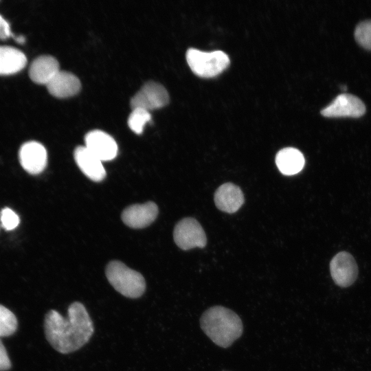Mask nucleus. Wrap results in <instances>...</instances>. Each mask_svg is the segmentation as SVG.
I'll return each instance as SVG.
<instances>
[{"label": "nucleus", "mask_w": 371, "mask_h": 371, "mask_svg": "<svg viewBox=\"0 0 371 371\" xmlns=\"http://www.w3.org/2000/svg\"><path fill=\"white\" fill-rule=\"evenodd\" d=\"M11 361L7 350L0 339V371H5L10 368Z\"/></svg>", "instance_id": "4be33fe9"}, {"label": "nucleus", "mask_w": 371, "mask_h": 371, "mask_svg": "<svg viewBox=\"0 0 371 371\" xmlns=\"http://www.w3.org/2000/svg\"><path fill=\"white\" fill-rule=\"evenodd\" d=\"M169 102L168 93L159 83L150 81L145 83L131 100L132 109L146 111L161 108Z\"/></svg>", "instance_id": "423d86ee"}, {"label": "nucleus", "mask_w": 371, "mask_h": 371, "mask_svg": "<svg viewBox=\"0 0 371 371\" xmlns=\"http://www.w3.org/2000/svg\"><path fill=\"white\" fill-rule=\"evenodd\" d=\"M331 277L341 287L350 286L358 276V267L353 256L346 251L337 254L330 263Z\"/></svg>", "instance_id": "6e6552de"}, {"label": "nucleus", "mask_w": 371, "mask_h": 371, "mask_svg": "<svg viewBox=\"0 0 371 371\" xmlns=\"http://www.w3.org/2000/svg\"><path fill=\"white\" fill-rule=\"evenodd\" d=\"M305 159L302 153L295 148H284L276 156V164L279 170L285 175H293L302 170Z\"/></svg>", "instance_id": "dca6fc26"}, {"label": "nucleus", "mask_w": 371, "mask_h": 371, "mask_svg": "<svg viewBox=\"0 0 371 371\" xmlns=\"http://www.w3.org/2000/svg\"><path fill=\"white\" fill-rule=\"evenodd\" d=\"M342 90H344L346 91V86H341V88Z\"/></svg>", "instance_id": "393cba45"}, {"label": "nucleus", "mask_w": 371, "mask_h": 371, "mask_svg": "<svg viewBox=\"0 0 371 371\" xmlns=\"http://www.w3.org/2000/svg\"><path fill=\"white\" fill-rule=\"evenodd\" d=\"M105 273L111 286L126 297L138 298L145 291L146 282L142 275L120 261L110 262L106 267Z\"/></svg>", "instance_id": "7ed1b4c3"}, {"label": "nucleus", "mask_w": 371, "mask_h": 371, "mask_svg": "<svg viewBox=\"0 0 371 371\" xmlns=\"http://www.w3.org/2000/svg\"><path fill=\"white\" fill-rule=\"evenodd\" d=\"M0 221L2 227L6 230L14 229L20 223L19 216L8 207H5L1 211Z\"/></svg>", "instance_id": "412c9836"}, {"label": "nucleus", "mask_w": 371, "mask_h": 371, "mask_svg": "<svg viewBox=\"0 0 371 371\" xmlns=\"http://www.w3.org/2000/svg\"><path fill=\"white\" fill-rule=\"evenodd\" d=\"M67 317L56 310L47 313L44 321L45 337L58 352L68 354L78 350L91 339L94 327L85 306L79 302L71 303Z\"/></svg>", "instance_id": "f257e3e1"}, {"label": "nucleus", "mask_w": 371, "mask_h": 371, "mask_svg": "<svg viewBox=\"0 0 371 371\" xmlns=\"http://www.w3.org/2000/svg\"><path fill=\"white\" fill-rule=\"evenodd\" d=\"M49 93L57 98L71 97L79 92L81 84L73 74L59 71L46 85Z\"/></svg>", "instance_id": "4468645a"}, {"label": "nucleus", "mask_w": 371, "mask_h": 371, "mask_svg": "<svg viewBox=\"0 0 371 371\" xmlns=\"http://www.w3.org/2000/svg\"><path fill=\"white\" fill-rule=\"evenodd\" d=\"M85 147L102 161L113 159L117 153V145L115 139L108 133L93 130L85 137Z\"/></svg>", "instance_id": "9d476101"}, {"label": "nucleus", "mask_w": 371, "mask_h": 371, "mask_svg": "<svg viewBox=\"0 0 371 371\" xmlns=\"http://www.w3.org/2000/svg\"><path fill=\"white\" fill-rule=\"evenodd\" d=\"M158 214V207L153 202L135 204L127 207L122 214V221L128 227L143 228L152 223Z\"/></svg>", "instance_id": "9b49d317"}, {"label": "nucleus", "mask_w": 371, "mask_h": 371, "mask_svg": "<svg viewBox=\"0 0 371 371\" xmlns=\"http://www.w3.org/2000/svg\"><path fill=\"white\" fill-rule=\"evenodd\" d=\"M19 157L21 166L30 174H39L46 167L47 151L39 142L30 141L24 143L20 148Z\"/></svg>", "instance_id": "1a4fd4ad"}, {"label": "nucleus", "mask_w": 371, "mask_h": 371, "mask_svg": "<svg viewBox=\"0 0 371 371\" xmlns=\"http://www.w3.org/2000/svg\"><path fill=\"white\" fill-rule=\"evenodd\" d=\"M177 245L183 250L194 247H203L207 238L199 223L193 218H185L175 226L173 232Z\"/></svg>", "instance_id": "39448f33"}, {"label": "nucleus", "mask_w": 371, "mask_h": 371, "mask_svg": "<svg viewBox=\"0 0 371 371\" xmlns=\"http://www.w3.org/2000/svg\"><path fill=\"white\" fill-rule=\"evenodd\" d=\"M214 202L220 210L234 213L243 204L244 196L239 187L231 183H226L216 190Z\"/></svg>", "instance_id": "ddd939ff"}, {"label": "nucleus", "mask_w": 371, "mask_h": 371, "mask_svg": "<svg viewBox=\"0 0 371 371\" xmlns=\"http://www.w3.org/2000/svg\"><path fill=\"white\" fill-rule=\"evenodd\" d=\"M14 39L20 44L25 42V38L23 36H14Z\"/></svg>", "instance_id": "b1692460"}, {"label": "nucleus", "mask_w": 371, "mask_h": 371, "mask_svg": "<svg viewBox=\"0 0 371 371\" xmlns=\"http://www.w3.org/2000/svg\"><path fill=\"white\" fill-rule=\"evenodd\" d=\"M366 112L364 103L358 97L350 93H341L321 111L327 117H359Z\"/></svg>", "instance_id": "0eeeda50"}, {"label": "nucleus", "mask_w": 371, "mask_h": 371, "mask_svg": "<svg viewBox=\"0 0 371 371\" xmlns=\"http://www.w3.org/2000/svg\"><path fill=\"white\" fill-rule=\"evenodd\" d=\"M201 327L206 335L216 345L227 348L243 333L240 318L225 307L210 308L201 317Z\"/></svg>", "instance_id": "f03ea898"}, {"label": "nucleus", "mask_w": 371, "mask_h": 371, "mask_svg": "<svg viewBox=\"0 0 371 371\" xmlns=\"http://www.w3.org/2000/svg\"><path fill=\"white\" fill-rule=\"evenodd\" d=\"M17 325L15 315L8 308L0 304V337L12 335L15 333Z\"/></svg>", "instance_id": "a211bd4d"}, {"label": "nucleus", "mask_w": 371, "mask_h": 371, "mask_svg": "<svg viewBox=\"0 0 371 371\" xmlns=\"http://www.w3.org/2000/svg\"><path fill=\"white\" fill-rule=\"evenodd\" d=\"M186 56L191 70L196 75L203 78H211L218 75L229 64L228 56L220 50L205 52L190 48Z\"/></svg>", "instance_id": "20e7f679"}, {"label": "nucleus", "mask_w": 371, "mask_h": 371, "mask_svg": "<svg viewBox=\"0 0 371 371\" xmlns=\"http://www.w3.org/2000/svg\"><path fill=\"white\" fill-rule=\"evenodd\" d=\"M12 36L9 23L0 14V39L5 40Z\"/></svg>", "instance_id": "5701e85b"}, {"label": "nucleus", "mask_w": 371, "mask_h": 371, "mask_svg": "<svg viewBox=\"0 0 371 371\" xmlns=\"http://www.w3.org/2000/svg\"><path fill=\"white\" fill-rule=\"evenodd\" d=\"M60 71L58 60L51 56H41L32 63L29 76L35 83L47 85Z\"/></svg>", "instance_id": "2eb2a0df"}, {"label": "nucleus", "mask_w": 371, "mask_h": 371, "mask_svg": "<svg viewBox=\"0 0 371 371\" xmlns=\"http://www.w3.org/2000/svg\"><path fill=\"white\" fill-rule=\"evenodd\" d=\"M27 64L25 55L10 46H0V75H12L21 71Z\"/></svg>", "instance_id": "f3484780"}, {"label": "nucleus", "mask_w": 371, "mask_h": 371, "mask_svg": "<svg viewBox=\"0 0 371 371\" xmlns=\"http://www.w3.org/2000/svg\"><path fill=\"white\" fill-rule=\"evenodd\" d=\"M355 38L361 46L371 50V20L363 21L357 25Z\"/></svg>", "instance_id": "aec40b11"}, {"label": "nucleus", "mask_w": 371, "mask_h": 371, "mask_svg": "<svg viewBox=\"0 0 371 371\" xmlns=\"http://www.w3.org/2000/svg\"><path fill=\"white\" fill-rule=\"evenodd\" d=\"M151 119V115L148 111L143 109H133L128 119L129 128L135 133L141 134L145 124Z\"/></svg>", "instance_id": "6ab92c4d"}, {"label": "nucleus", "mask_w": 371, "mask_h": 371, "mask_svg": "<svg viewBox=\"0 0 371 371\" xmlns=\"http://www.w3.org/2000/svg\"><path fill=\"white\" fill-rule=\"evenodd\" d=\"M74 155L79 168L90 179L100 181L105 178L106 171L102 161L85 146H78L74 150Z\"/></svg>", "instance_id": "f8f14e48"}]
</instances>
